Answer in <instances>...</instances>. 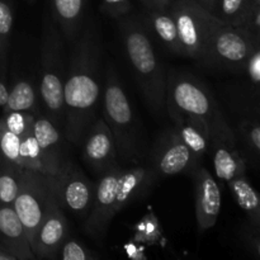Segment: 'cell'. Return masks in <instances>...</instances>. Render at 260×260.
Here are the masks:
<instances>
[{"label": "cell", "instance_id": "obj_1", "mask_svg": "<svg viewBox=\"0 0 260 260\" xmlns=\"http://www.w3.org/2000/svg\"><path fill=\"white\" fill-rule=\"evenodd\" d=\"M74 42L63 85V135L69 142L79 145L96 118L102 104L103 51L101 36L94 24L83 27Z\"/></svg>", "mask_w": 260, "mask_h": 260}, {"label": "cell", "instance_id": "obj_2", "mask_svg": "<svg viewBox=\"0 0 260 260\" xmlns=\"http://www.w3.org/2000/svg\"><path fill=\"white\" fill-rule=\"evenodd\" d=\"M119 20L124 51L145 102L154 113H164L167 75L155 53L146 27L137 19L124 17Z\"/></svg>", "mask_w": 260, "mask_h": 260}, {"label": "cell", "instance_id": "obj_3", "mask_svg": "<svg viewBox=\"0 0 260 260\" xmlns=\"http://www.w3.org/2000/svg\"><path fill=\"white\" fill-rule=\"evenodd\" d=\"M102 113L113 135L118 156L137 164L144 155L137 122L121 79L112 65L107 66L104 74Z\"/></svg>", "mask_w": 260, "mask_h": 260}, {"label": "cell", "instance_id": "obj_4", "mask_svg": "<svg viewBox=\"0 0 260 260\" xmlns=\"http://www.w3.org/2000/svg\"><path fill=\"white\" fill-rule=\"evenodd\" d=\"M63 41L51 15L45 18L41 40V81L38 94L47 117L62 131L65 124L63 85L66 78Z\"/></svg>", "mask_w": 260, "mask_h": 260}, {"label": "cell", "instance_id": "obj_5", "mask_svg": "<svg viewBox=\"0 0 260 260\" xmlns=\"http://www.w3.org/2000/svg\"><path fill=\"white\" fill-rule=\"evenodd\" d=\"M167 108L201 119L210 127L211 135L230 128L212 91L192 74L170 71L167 76Z\"/></svg>", "mask_w": 260, "mask_h": 260}, {"label": "cell", "instance_id": "obj_6", "mask_svg": "<svg viewBox=\"0 0 260 260\" xmlns=\"http://www.w3.org/2000/svg\"><path fill=\"white\" fill-rule=\"evenodd\" d=\"M259 46L260 36L256 30L234 27L220 20L211 33L203 63L245 71L251 55Z\"/></svg>", "mask_w": 260, "mask_h": 260}, {"label": "cell", "instance_id": "obj_7", "mask_svg": "<svg viewBox=\"0 0 260 260\" xmlns=\"http://www.w3.org/2000/svg\"><path fill=\"white\" fill-rule=\"evenodd\" d=\"M170 13L184 56L203 63L208 40L220 19L197 0H174L170 5Z\"/></svg>", "mask_w": 260, "mask_h": 260}, {"label": "cell", "instance_id": "obj_8", "mask_svg": "<svg viewBox=\"0 0 260 260\" xmlns=\"http://www.w3.org/2000/svg\"><path fill=\"white\" fill-rule=\"evenodd\" d=\"M52 178L22 168L19 192L12 206L24 226L29 244L51 202L56 197Z\"/></svg>", "mask_w": 260, "mask_h": 260}, {"label": "cell", "instance_id": "obj_9", "mask_svg": "<svg viewBox=\"0 0 260 260\" xmlns=\"http://www.w3.org/2000/svg\"><path fill=\"white\" fill-rule=\"evenodd\" d=\"M201 160L188 149L174 127H168L155 142L151 155L152 172L157 179L180 173L192 174L200 167Z\"/></svg>", "mask_w": 260, "mask_h": 260}, {"label": "cell", "instance_id": "obj_10", "mask_svg": "<svg viewBox=\"0 0 260 260\" xmlns=\"http://www.w3.org/2000/svg\"><path fill=\"white\" fill-rule=\"evenodd\" d=\"M123 170L124 168L119 164L113 165L102 174L101 179L95 184L93 202L84 223V230L98 243L104 239L109 223L116 216L113 211L114 202Z\"/></svg>", "mask_w": 260, "mask_h": 260}, {"label": "cell", "instance_id": "obj_11", "mask_svg": "<svg viewBox=\"0 0 260 260\" xmlns=\"http://www.w3.org/2000/svg\"><path fill=\"white\" fill-rule=\"evenodd\" d=\"M52 187L61 207L75 215L89 213L95 185L71 160L65 165L60 175L52 178Z\"/></svg>", "mask_w": 260, "mask_h": 260}, {"label": "cell", "instance_id": "obj_12", "mask_svg": "<svg viewBox=\"0 0 260 260\" xmlns=\"http://www.w3.org/2000/svg\"><path fill=\"white\" fill-rule=\"evenodd\" d=\"M68 238L69 221L55 197L30 240V249L36 259H57L61 245Z\"/></svg>", "mask_w": 260, "mask_h": 260}, {"label": "cell", "instance_id": "obj_13", "mask_svg": "<svg viewBox=\"0 0 260 260\" xmlns=\"http://www.w3.org/2000/svg\"><path fill=\"white\" fill-rule=\"evenodd\" d=\"M83 159L89 168L103 174L109 168L118 164L116 142L111 128L103 117H96L83 137Z\"/></svg>", "mask_w": 260, "mask_h": 260}, {"label": "cell", "instance_id": "obj_14", "mask_svg": "<svg viewBox=\"0 0 260 260\" xmlns=\"http://www.w3.org/2000/svg\"><path fill=\"white\" fill-rule=\"evenodd\" d=\"M208 151L212 156L216 177L220 180L229 183L240 175H245L246 162L239 151L231 127L211 135Z\"/></svg>", "mask_w": 260, "mask_h": 260}, {"label": "cell", "instance_id": "obj_15", "mask_svg": "<svg viewBox=\"0 0 260 260\" xmlns=\"http://www.w3.org/2000/svg\"><path fill=\"white\" fill-rule=\"evenodd\" d=\"M194 179L196 217L200 233H205L217 222L221 212V189L217 180L205 167H197L192 173Z\"/></svg>", "mask_w": 260, "mask_h": 260}, {"label": "cell", "instance_id": "obj_16", "mask_svg": "<svg viewBox=\"0 0 260 260\" xmlns=\"http://www.w3.org/2000/svg\"><path fill=\"white\" fill-rule=\"evenodd\" d=\"M0 246L17 260L36 259L24 226L12 205H0Z\"/></svg>", "mask_w": 260, "mask_h": 260}, {"label": "cell", "instance_id": "obj_17", "mask_svg": "<svg viewBox=\"0 0 260 260\" xmlns=\"http://www.w3.org/2000/svg\"><path fill=\"white\" fill-rule=\"evenodd\" d=\"M156 180V175L154 174L150 165L139 164L124 169L119 180L118 192L114 202V215L123 210L129 202L146 194Z\"/></svg>", "mask_w": 260, "mask_h": 260}, {"label": "cell", "instance_id": "obj_18", "mask_svg": "<svg viewBox=\"0 0 260 260\" xmlns=\"http://www.w3.org/2000/svg\"><path fill=\"white\" fill-rule=\"evenodd\" d=\"M165 112L169 116L170 121L173 122V127L177 129L183 142L198 159L202 160L210 147V127L201 119L183 114L175 109L167 108Z\"/></svg>", "mask_w": 260, "mask_h": 260}, {"label": "cell", "instance_id": "obj_19", "mask_svg": "<svg viewBox=\"0 0 260 260\" xmlns=\"http://www.w3.org/2000/svg\"><path fill=\"white\" fill-rule=\"evenodd\" d=\"M51 18L66 42H74L84 27L88 0H48Z\"/></svg>", "mask_w": 260, "mask_h": 260}, {"label": "cell", "instance_id": "obj_20", "mask_svg": "<svg viewBox=\"0 0 260 260\" xmlns=\"http://www.w3.org/2000/svg\"><path fill=\"white\" fill-rule=\"evenodd\" d=\"M32 134L46 155L53 161L65 167L69 159L65 150V135L52 121L43 114H36L32 124Z\"/></svg>", "mask_w": 260, "mask_h": 260}, {"label": "cell", "instance_id": "obj_21", "mask_svg": "<svg viewBox=\"0 0 260 260\" xmlns=\"http://www.w3.org/2000/svg\"><path fill=\"white\" fill-rule=\"evenodd\" d=\"M145 10H146L145 22H146L147 28L156 36L157 40L168 50L177 53V55L184 56L179 38H178L174 18H173L172 13H170V7H150L145 8Z\"/></svg>", "mask_w": 260, "mask_h": 260}, {"label": "cell", "instance_id": "obj_22", "mask_svg": "<svg viewBox=\"0 0 260 260\" xmlns=\"http://www.w3.org/2000/svg\"><path fill=\"white\" fill-rule=\"evenodd\" d=\"M20 168L33 170L48 177H57L65 167L57 164L45 154V151L36 141L30 129L27 134L20 136Z\"/></svg>", "mask_w": 260, "mask_h": 260}, {"label": "cell", "instance_id": "obj_23", "mask_svg": "<svg viewBox=\"0 0 260 260\" xmlns=\"http://www.w3.org/2000/svg\"><path fill=\"white\" fill-rule=\"evenodd\" d=\"M258 9L254 0H217L213 14L225 24L253 29Z\"/></svg>", "mask_w": 260, "mask_h": 260}, {"label": "cell", "instance_id": "obj_24", "mask_svg": "<svg viewBox=\"0 0 260 260\" xmlns=\"http://www.w3.org/2000/svg\"><path fill=\"white\" fill-rule=\"evenodd\" d=\"M234 200L248 216L253 226L260 229V193L251 185L246 175H240L228 183Z\"/></svg>", "mask_w": 260, "mask_h": 260}, {"label": "cell", "instance_id": "obj_25", "mask_svg": "<svg viewBox=\"0 0 260 260\" xmlns=\"http://www.w3.org/2000/svg\"><path fill=\"white\" fill-rule=\"evenodd\" d=\"M38 93L35 85L29 80H19L9 90L5 106L3 107L4 113L7 112H37Z\"/></svg>", "mask_w": 260, "mask_h": 260}, {"label": "cell", "instance_id": "obj_26", "mask_svg": "<svg viewBox=\"0 0 260 260\" xmlns=\"http://www.w3.org/2000/svg\"><path fill=\"white\" fill-rule=\"evenodd\" d=\"M22 168L8 160L0 162V205H13L20 187Z\"/></svg>", "mask_w": 260, "mask_h": 260}, {"label": "cell", "instance_id": "obj_27", "mask_svg": "<svg viewBox=\"0 0 260 260\" xmlns=\"http://www.w3.org/2000/svg\"><path fill=\"white\" fill-rule=\"evenodd\" d=\"M13 29V12L5 0H0V73L7 74L8 55Z\"/></svg>", "mask_w": 260, "mask_h": 260}, {"label": "cell", "instance_id": "obj_28", "mask_svg": "<svg viewBox=\"0 0 260 260\" xmlns=\"http://www.w3.org/2000/svg\"><path fill=\"white\" fill-rule=\"evenodd\" d=\"M0 154L3 159L20 167V137L9 131L0 118Z\"/></svg>", "mask_w": 260, "mask_h": 260}, {"label": "cell", "instance_id": "obj_29", "mask_svg": "<svg viewBox=\"0 0 260 260\" xmlns=\"http://www.w3.org/2000/svg\"><path fill=\"white\" fill-rule=\"evenodd\" d=\"M35 117L36 114L30 112H7L2 121L9 131L20 137L32 129Z\"/></svg>", "mask_w": 260, "mask_h": 260}, {"label": "cell", "instance_id": "obj_30", "mask_svg": "<svg viewBox=\"0 0 260 260\" xmlns=\"http://www.w3.org/2000/svg\"><path fill=\"white\" fill-rule=\"evenodd\" d=\"M96 258L98 255L93 254L86 246L71 238H68L63 241L57 256V259L62 260H93Z\"/></svg>", "mask_w": 260, "mask_h": 260}, {"label": "cell", "instance_id": "obj_31", "mask_svg": "<svg viewBox=\"0 0 260 260\" xmlns=\"http://www.w3.org/2000/svg\"><path fill=\"white\" fill-rule=\"evenodd\" d=\"M161 231H160V225L157 222L156 217L154 215H147L139 223L136 229V238L140 239V241H144L147 244H155L160 239Z\"/></svg>", "mask_w": 260, "mask_h": 260}, {"label": "cell", "instance_id": "obj_32", "mask_svg": "<svg viewBox=\"0 0 260 260\" xmlns=\"http://www.w3.org/2000/svg\"><path fill=\"white\" fill-rule=\"evenodd\" d=\"M131 9V0H102L101 3L102 13L112 19H122L127 17Z\"/></svg>", "mask_w": 260, "mask_h": 260}, {"label": "cell", "instance_id": "obj_33", "mask_svg": "<svg viewBox=\"0 0 260 260\" xmlns=\"http://www.w3.org/2000/svg\"><path fill=\"white\" fill-rule=\"evenodd\" d=\"M240 134L249 147L260 156V124L244 122L240 126Z\"/></svg>", "mask_w": 260, "mask_h": 260}, {"label": "cell", "instance_id": "obj_34", "mask_svg": "<svg viewBox=\"0 0 260 260\" xmlns=\"http://www.w3.org/2000/svg\"><path fill=\"white\" fill-rule=\"evenodd\" d=\"M241 239H243V243L245 244L246 248L260 258V229L255 228L250 223V226L245 228L243 230V235H241Z\"/></svg>", "mask_w": 260, "mask_h": 260}, {"label": "cell", "instance_id": "obj_35", "mask_svg": "<svg viewBox=\"0 0 260 260\" xmlns=\"http://www.w3.org/2000/svg\"><path fill=\"white\" fill-rule=\"evenodd\" d=\"M245 71H248L251 80H254L255 83H260V46L256 48L255 52L251 55L250 60H249L248 65L245 68Z\"/></svg>", "mask_w": 260, "mask_h": 260}, {"label": "cell", "instance_id": "obj_36", "mask_svg": "<svg viewBox=\"0 0 260 260\" xmlns=\"http://www.w3.org/2000/svg\"><path fill=\"white\" fill-rule=\"evenodd\" d=\"M144 5V8L150 7H161V8H169L173 4L174 0H140Z\"/></svg>", "mask_w": 260, "mask_h": 260}, {"label": "cell", "instance_id": "obj_37", "mask_svg": "<svg viewBox=\"0 0 260 260\" xmlns=\"http://www.w3.org/2000/svg\"><path fill=\"white\" fill-rule=\"evenodd\" d=\"M2 78H4V76H3L2 73H0V108H3V107L5 106L8 99V94H9V90H8V88L5 86L4 81L2 80Z\"/></svg>", "mask_w": 260, "mask_h": 260}, {"label": "cell", "instance_id": "obj_38", "mask_svg": "<svg viewBox=\"0 0 260 260\" xmlns=\"http://www.w3.org/2000/svg\"><path fill=\"white\" fill-rule=\"evenodd\" d=\"M198 3H200L201 5H202L203 8H206V9L208 10V12H211L213 14L215 13V9H216V4H217V0H197Z\"/></svg>", "mask_w": 260, "mask_h": 260}, {"label": "cell", "instance_id": "obj_39", "mask_svg": "<svg viewBox=\"0 0 260 260\" xmlns=\"http://www.w3.org/2000/svg\"><path fill=\"white\" fill-rule=\"evenodd\" d=\"M0 260H17V259H15L12 254L8 253L5 249H3L2 246H0Z\"/></svg>", "mask_w": 260, "mask_h": 260}, {"label": "cell", "instance_id": "obj_40", "mask_svg": "<svg viewBox=\"0 0 260 260\" xmlns=\"http://www.w3.org/2000/svg\"><path fill=\"white\" fill-rule=\"evenodd\" d=\"M27 2H28V3H29V4H33V3H35V2H36V0H27Z\"/></svg>", "mask_w": 260, "mask_h": 260}, {"label": "cell", "instance_id": "obj_41", "mask_svg": "<svg viewBox=\"0 0 260 260\" xmlns=\"http://www.w3.org/2000/svg\"><path fill=\"white\" fill-rule=\"evenodd\" d=\"M254 2H255V3H256V4H258V5H259V7H260V0H254Z\"/></svg>", "mask_w": 260, "mask_h": 260}, {"label": "cell", "instance_id": "obj_42", "mask_svg": "<svg viewBox=\"0 0 260 260\" xmlns=\"http://www.w3.org/2000/svg\"><path fill=\"white\" fill-rule=\"evenodd\" d=\"M2 159H3V156H2V154H0V162H2Z\"/></svg>", "mask_w": 260, "mask_h": 260}]
</instances>
